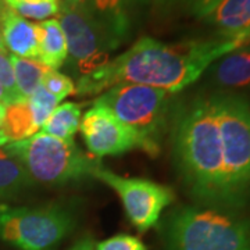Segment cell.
<instances>
[{
  "instance_id": "cell-1",
  "label": "cell",
  "mask_w": 250,
  "mask_h": 250,
  "mask_svg": "<svg viewBox=\"0 0 250 250\" xmlns=\"http://www.w3.org/2000/svg\"><path fill=\"white\" fill-rule=\"evenodd\" d=\"M245 46L243 39L210 38L187 39L164 43L153 38H141L124 53L96 71L80 77L75 93L78 96L102 95L120 83H136L181 92L195 83L210 65L223 56Z\"/></svg>"
},
{
  "instance_id": "cell-31",
  "label": "cell",
  "mask_w": 250,
  "mask_h": 250,
  "mask_svg": "<svg viewBox=\"0 0 250 250\" xmlns=\"http://www.w3.org/2000/svg\"><path fill=\"white\" fill-rule=\"evenodd\" d=\"M141 1H147V0H141Z\"/></svg>"
},
{
  "instance_id": "cell-7",
  "label": "cell",
  "mask_w": 250,
  "mask_h": 250,
  "mask_svg": "<svg viewBox=\"0 0 250 250\" xmlns=\"http://www.w3.org/2000/svg\"><path fill=\"white\" fill-rule=\"evenodd\" d=\"M57 21L67 41L71 65L80 77L107 64L110 52L121 43L86 0H60Z\"/></svg>"
},
{
  "instance_id": "cell-23",
  "label": "cell",
  "mask_w": 250,
  "mask_h": 250,
  "mask_svg": "<svg viewBox=\"0 0 250 250\" xmlns=\"http://www.w3.org/2000/svg\"><path fill=\"white\" fill-rule=\"evenodd\" d=\"M42 86L59 99H65L68 95L75 93V85L70 77L57 70L47 68L42 80Z\"/></svg>"
},
{
  "instance_id": "cell-18",
  "label": "cell",
  "mask_w": 250,
  "mask_h": 250,
  "mask_svg": "<svg viewBox=\"0 0 250 250\" xmlns=\"http://www.w3.org/2000/svg\"><path fill=\"white\" fill-rule=\"evenodd\" d=\"M10 60L13 64L16 86L20 98L29 99V96L42 85V80L47 67L38 60L22 59L13 54L10 56Z\"/></svg>"
},
{
  "instance_id": "cell-16",
  "label": "cell",
  "mask_w": 250,
  "mask_h": 250,
  "mask_svg": "<svg viewBox=\"0 0 250 250\" xmlns=\"http://www.w3.org/2000/svg\"><path fill=\"white\" fill-rule=\"evenodd\" d=\"M32 182L21 161L4 146L0 147V200L16 197Z\"/></svg>"
},
{
  "instance_id": "cell-26",
  "label": "cell",
  "mask_w": 250,
  "mask_h": 250,
  "mask_svg": "<svg viewBox=\"0 0 250 250\" xmlns=\"http://www.w3.org/2000/svg\"><path fill=\"white\" fill-rule=\"evenodd\" d=\"M6 7L7 6L0 0V50H6L4 45H3V14H4Z\"/></svg>"
},
{
  "instance_id": "cell-8",
  "label": "cell",
  "mask_w": 250,
  "mask_h": 250,
  "mask_svg": "<svg viewBox=\"0 0 250 250\" xmlns=\"http://www.w3.org/2000/svg\"><path fill=\"white\" fill-rule=\"evenodd\" d=\"M74 227L72 211L62 205H0V241L18 250H53Z\"/></svg>"
},
{
  "instance_id": "cell-29",
  "label": "cell",
  "mask_w": 250,
  "mask_h": 250,
  "mask_svg": "<svg viewBox=\"0 0 250 250\" xmlns=\"http://www.w3.org/2000/svg\"><path fill=\"white\" fill-rule=\"evenodd\" d=\"M4 108H6V106L0 103V121L3 120V116H4Z\"/></svg>"
},
{
  "instance_id": "cell-12",
  "label": "cell",
  "mask_w": 250,
  "mask_h": 250,
  "mask_svg": "<svg viewBox=\"0 0 250 250\" xmlns=\"http://www.w3.org/2000/svg\"><path fill=\"white\" fill-rule=\"evenodd\" d=\"M228 39H243L250 32V0H223L208 16L203 18Z\"/></svg>"
},
{
  "instance_id": "cell-25",
  "label": "cell",
  "mask_w": 250,
  "mask_h": 250,
  "mask_svg": "<svg viewBox=\"0 0 250 250\" xmlns=\"http://www.w3.org/2000/svg\"><path fill=\"white\" fill-rule=\"evenodd\" d=\"M0 86L9 93L13 100L22 99L18 95L13 64L10 60V54L6 50H0Z\"/></svg>"
},
{
  "instance_id": "cell-20",
  "label": "cell",
  "mask_w": 250,
  "mask_h": 250,
  "mask_svg": "<svg viewBox=\"0 0 250 250\" xmlns=\"http://www.w3.org/2000/svg\"><path fill=\"white\" fill-rule=\"evenodd\" d=\"M18 16L45 21L59 14L60 0H1Z\"/></svg>"
},
{
  "instance_id": "cell-22",
  "label": "cell",
  "mask_w": 250,
  "mask_h": 250,
  "mask_svg": "<svg viewBox=\"0 0 250 250\" xmlns=\"http://www.w3.org/2000/svg\"><path fill=\"white\" fill-rule=\"evenodd\" d=\"M28 102H29L31 110H32V116H34L35 125L38 126V129H39V128H42L45 125V123L49 120V117L52 116V113L56 110V107L60 104L62 99H59L57 96L52 95L50 92H47L41 85L29 96Z\"/></svg>"
},
{
  "instance_id": "cell-27",
  "label": "cell",
  "mask_w": 250,
  "mask_h": 250,
  "mask_svg": "<svg viewBox=\"0 0 250 250\" xmlns=\"http://www.w3.org/2000/svg\"><path fill=\"white\" fill-rule=\"evenodd\" d=\"M11 102H14V100L10 98L9 93L0 86V103H1V104H4V106H7V104L11 103Z\"/></svg>"
},
{
  "instance_id": "cell-24",
  "label": "cell",
  "mask_w": 250,
  "mask_h": 250,
  "mask_svg": "<svg viewBox=\"0 0 250 250\" xmlns=\"http://www.w3.org/2000/svg\"><path fill=\"white\" fill-rule=\"evenodd\" d=\"M95 250H147L139 238L128 233H118L108 239L98 242Z\"/></svg>"
},
{
  "instance_id": "cell-9",
  "label": "cell",
  "mask_w": 250,
  "mask_h": 250,
  "mask_svg": "<svg viewBox=\"0 0 250 250\" xmlns=\"http://www.w3.org/2000/svg\"><path fill=\"white\" fill-rule=\"evenodd\" d=\"M92 177L116 192L123 202L126 217L141 232L157 225L161 213L175 200V193L171 188L150 179L118 175L99 163L92 171Z\"/></svg>"
},
{
  "instance_id": "cell-17",
  "label": "cell",
  "mask_w": 250,
  "mask_h": 250,
  "mask_svg": "<svg viewBox=\"0 0 250 250\" xmlns=\"http://www.w3.org/2000/svg\"><path fill=\"white\" fill-rule=\"evenodd\" d=\"M81 113L78 103L65 102L59 104L42 126V132L62 141H74V135L80 129Z\"/></svg>"
},
{
  "instance_id": "cell-19",
  "label": "cell",
  "mask_w": 250,
  "mask_h": 250,
  "mask_svg": "<svg viewBox=\"0 0 250 250\" xmlns=\"http://www.w3.org/2000/svg\"><path fill=\"white\" fill-rule=\"evenodd\" d=\"M125 1L126 0H86L92 11L121 42L126 36L129 27L128 16L125 13Z\"/></svg>"
},
{
  "instance_id": "cell-15",
  "label": "cell",
  "mask_w": 250,
  "mask_h": 250,
  "mask_svg": "<svg viewBox=\"0 0 250 250\" xmlns=\"http://www.w3.org/2000/svg\"><path fill=\"white\" fill-rule=\"evenodd\" d=\"M1 129L9 143L20 142L38 134L28 99H18L6 106Z\"/></svg>"
},
{
  "instance_id": "cell-4",
  "label": "cell",
  "mask_w": 250,
  "mask_h": 250,
  "mask_svg": "<svg viewBox=\"0 0 250 250\" xmlns=\"http://www.w3.org/2000/svg\"><path fill=\"white\" fill-rule=\"evenodd\" d=\"M223 142L228 193L233 211L250 202V102L235 93H213Z\"/></svg>"
},
{
  "instance_id": "cell-3",
  "label": "cell",
  "mask_w": 250,
  "mask_h": 250,
  "mask_svg": "<svg viewBox=\"0 0 250 250\" xmlns=\"http://www.w3.org/2000/svg\"><path fill=\"white\" fill-rule=\"evenodd\" d=\"M166 250H250V217L206 206H179L166 217Z\"/></svg>"
},
{
  "instance_id": "cell-21",
  "label": "cell",
  "mask_w": 250,
  "mask_h": 250,
  "mask_svg": "<svg viewBox=\"0 0 250 250\" xmlns=\"http://www.w3.org/2000/svg\"><path fill=\"white\" fill-rule=\"evenodd\" d=\"M223 0H154L156 7L161 11L181 9L196 18H206Z\"/></svg>"
},
{
  "instance_id": "cell-28",
  "label": "cell",
  "mask_w": 250,
  "mask_h": 250,
  "mask_svg": "<svg viewBox=\"0 0 250 250\" xmlns=\"http://www.w3.org/2000/svg\"><path fill=\"white\" fill-rule=\"evenodd\" d=\"M9 143V141H7V138L4 136V134H3V129H1V121H0V146H6Z\"/></svg>"
},
{
  "instance_id": "cell-6",
  "label": "cell",
  "mask_w": 250,
  "mask_h": 250,
  "mask_svg": "<svg viewBox=\"0 0 250 250\" xmlns=\"http://www.w3.org/2000/svg\"><path fill=\"white\" fill-rule=\"evenodd\" d=\"M4 147L21 161L34 182L45 185H65L92 177L98 164L80 150L74 141H62L45 132L7 143Z\"/></svg>"
},
{
  "instance_id": "cell-11",
  "label": "cell",
  "mask_w": 250,
  "mask_h": 250,
  "mask_svg": "<svg viewBox=\"0 0 250 250\" xmlns=\"http://www.w3.org/2000/svg\"><path fill=\"white\" fill-rule=\"evenodd\" d=\"M210 77L223 89H250V45L241 46L213 62Z\"/></svg>"
},
{
  "instance_id": "cell-10",
  "label": "cell",
  "mask_w": 250,
  "mask_h": 250,
  "mask_svg": "<svg viewBox=\"0 0 250 250\" xmlns=\"http://www.w3.org/2000/svg\"><path fill=\"white\" fill-rule=\"evenodd\" d=\"M80 129L88 150L95 157L120 156L134 149L142 150L138 135L123 124L111 110L98 103H93L83 114Z\"/></svg>"
},
{
  "instance_id": "cell-14",
  "label": "cell",
  "mask_w": 250,
  "mask_h": 250,
  "mask_svg": "<svg viewBox=\"0 0 250 250\" xmlns=\"http://www.w3.org/2000/svg\"><path fill=\"white\" fill-rule=\"evenodd\" d=\"M38 32V62L50 70L62 67L68 57L67 41L60 22L54 18L36 24Z\"/></svg>"
},
{
  "instance_id": "cell-13",
  "label": "cell",
  "mask_w": 250,
  "mask_h": 250,
  "mask_svg": "<svg viewBox=\"0 0 250 250\" xmlns=\"http://www.w3.org/2000/svg\"><path fill=\"white\" fill-rule=\"evenodd\" d=\"M3 45L13 56L38 60L36 24L6 7L3 14Z\"/></svg>"
},
{
  "instance_id": "cell-2",
  "label": "cell",
  "mask_w": 250,
  "mask_h": 250,
  "mask_svg": "<svg viewBox=\"0 0 250 250\" xmlns=\"http://www.w3.org/2000/svg\"><path fill=\"white\" fill-rule=\"evenodd\" d=\"M171 135L174 161L189 195L206 207L233 211L213 93L179 104Z\"/></svg>"
},
{
  "instance_id": "cell-30",
  "label": "cell",
  "mask_w": 250,
  "mask_h": 250,
  "mask_svg": "<svg viewBox=\"0 0 250 250\" xmlns=\"http://www.w3.org/2000/svg\"><path fill=\"white\" fill-rule=\"evenodd\" d=\"M245 45H250V32L245 38Z\"/></svg>"
},
{
  "instance_id": "cell-5",
  "label": "cell",
  "mask_w": 250,
  "mask_h": 250,
  "mask_svg": "<svg viewBox=\"0 0 250 250\" xmlns=\"http://www.w3.org/2000/svg\"><path fill=\"white\" fill-rule=\"evenodd\" d=\"M93 103L106 106L129 126L138 135L143 152L153 157L160 153L170 107L168 92L136 83H120L103 92Z\"/></svg>"
}]
</instances>
